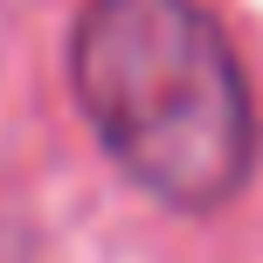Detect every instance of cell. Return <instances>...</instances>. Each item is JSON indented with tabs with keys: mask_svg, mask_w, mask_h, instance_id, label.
Segmentation results:
<instances>
[{
	"mask_svg": "<svg viewBox=\"0 0 263 263\" xmlns=\"http://www.w3.org/2000/svg\"><path fill=\"white\" fill-rule=\"evenodd\" d=\"M69 83L97 145L166 208H222L256 166V104L201 0H90Z\"/></svg>",
	"mask_w": 263,
	"mask_h": 263,
	"instance_id": "cell-1",
	"label": "cell"
}]
</instances>
